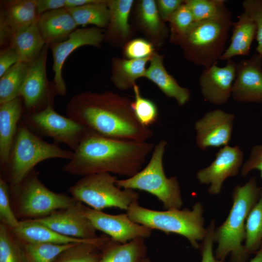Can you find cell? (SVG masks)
<instances>
[{
  "label": "cell",
  "instance_id": "obj_1",
  "mask_svg": "<svg viewBox=\"0 0 262 262\" xmlns=\"http://www.w3.org/2000/svg\"><path fill=\"white\" fill-rule=\"evenodd\" d=\"M131 102L112 91H85L72 97L66 110L67 117L100 135L146 142L153 131L137 120Z\"/></svg>",
  "mask_w": 262,
  "mask_h": 262
},
{
  "label": "cell",
  "instance_id": "obj_2",
  "mask_svg": "<svg viewBox=\"0 0 262 262\" xmlns=\"http://www.w3.org/2000/svg\"><path fill=\"white\" fill-rule=\"evenodd\" d=\"M152 143L106 137L88 130L63 172L80 176L108 172L130 178L153 151Z\"/></svg>",
  "mask_w": 262,
  "mask_h": 262
},
{
  "label": "cell",
  "instance_id": "obj_3",
  "mask_svg": "<svg viewBox=\"0 0 262 262\" xmlns=\"http://www.w3.org/2000/svg\"><path fill=\"white\" fill-rule=\"evenodd\" d=\"M261 187L255 177L243 185H236L232 193V205L222 225L215 228L213 239L217 244L215 258L224 262L228 255L230 262H246L249 254L243 242L245 240L246 223L252 207L258 200Z\"/></svg>",
  "mask_w": 262,
  "mask_h": 262
},
{
  "label": "cell",
  "instance_id": "obj_4",
  "mask_svg": "<svg viewBox=\"0 0 262 262\" xmlns=\"http://www.w3.org/2000/svg\"><path fill=\"white\" fill-rule=\"evenodd\" d=\"M231 13L226 6L215 16L195 22L183 35L173 42L181 46L186 58L205 68L216 64L224 52L232 26Z\"/></svg>",
  "mask_w": 262,
  "mask_h": 262
},
{
  "label": "cell",
  "instance_id": "obj_5",
  "mask_svg": "<svg viewBox=\"0 0 262 262\" xmlns=\"http://www.w3.org/2000/svg\"><path fill=\"white\" fill-rule=\"evenodd\" d=\"M73 151L49 143L20 121L7 163L0 168V176L9 185L19 183L38 163L49 159L70 160Z\"/></svg>",
  "mask_w": 262,
  "mask_h": 262
},
{
  "label": "cell",
  "instance_id": "obj_6",
  "mask_svg": "<svg viewBox=\"0 0 262 262\" xmlns=\"http://www.w3.org/2000/svg\"><path fill=\"white\" fill-rule=\"evenodd\" d=\"M134 222L151 229L162 231L166 234L175 233L187 239L195 249H199V242L204 238V208L200 202H196L191 209H170L157 211L145 208L136 201L126 211Z\"/></svg>",
  "mask_w": 262,
  "mask_h": 262
},
{
  "label": "cell",
  "instance_id": "obj_7",
  "mask_svg": "<svg viewBox=\"0 0 262 262\" xmlns=\"http://www.w3.org/2000/svg\"><path fill=\"white\" fill-rule=\"evenodd\" d=\"M9 186L13 211L19 221L41 219L78 202L70 195L48 189L34 168L19 183Z\"/></svg>",
  "mask_w": 262,
  "mask_h": 262
},
{
  "label": "cell",
  "instance_id": "obj_8",
  "mask_svg": "<svg viewBox=\"0 0 262 262\" xmlns=\"http://www.w3.org/2000/svg\"><path fill=\"white\" fill-rule=\"evenodd\" d=\"M167 144L166 141H160L155 145L147 165L130 178L117 179L116 185L122 189L149 193L156 196L166 210L180 209L183 200L178 179L175 176L167 178L164 171L163 157Z\"/></svg>",
  "mask_w": 262,
  "mask_h": 262
},
{
  "label": "cell",
  "instance_id": "obj_9",
  "mask_svg": "<svg viewBox=\"0 0 262 262\" xmlns=\"http://www.w3.org/2000/svg\"><path fill=\"white\" fill-rule=\"evenodd\" d=\"M117 180L108 172L89 175L71 186L68 192L76 201L94 210L115 207L127 211L132 203L138 201L140 195L135 190L118 187Z\"/></svg>",
  "mask_w": 262,
  "mask_h": 262
},
{
  "label": "cell",
  "instance_id": "obj_10",
  "mask_svg": "<svg viewBox=\"0 0 262 262\" xmlns=\"http://www.w3.org/2000/svg\"><path fill=\"white\" fill-rule=\"evenodd\" d=\"M22 120L34 133L41 137H49L56 144L66 145L74 151L88 130L68 117L55 111L49 104L40 111L24 114Z\"/></svg>",
  "mask_w": 262,
  "mask_h": 262
},
{
  "label": "cell",
  "instance_id": "obj_11",
  "mask_svg": "<svg viewBox=\"0 0 262 262\" xmlns=\"http://www.w3.org/2000/svg\"><path fill=\"white\" fill-rule=\"evenodd\" d=\"M49 45L46 44L37 58L29 64L19 96L23 102L24 113L40 111L53 104L57 95L53 83H49L46 72Z\"/></svg>",
  "mask_w": 262,
  "mask_h": 262
},
{
  "label": "cell",
  "instance_id": "obj_12",
  "mask_svg": "<svg viewBox=\"0 0 262 262\" xmlns=\"http://www.w3.org/2000/svg\"><path fill=\"white\" fill-rule=\"evenodd\" d=\"M83 213L97 230L120 243H126L137 238L146 239L152 234V229L133 222L127 213L110 214L84 205Z\"/></svg>",
  "mask_w": 262,
  "mask_h": 262
},
{
  "label": "cell",
  "instance_id": "obj_13",
  "mask_svg": "<svg viewBox=\"0 0 262 262\" xmlns=\"http://www.w3.org/2000/svg\"><path fill=\"white\" fill-rule=\"evenodd\" d=\"M104 37L102 30L98 28H80L72 32L66 40L49 45L53 57L52 70L54 76L52 82L57 95L65 96L66 94L62 72L63 65L69 55L82 46H99Z\"/></svg>",
  "mask_w": 262,
  "mask_h": 262
},
{
  "label": "cell",
  "instance_id": "obj_14",
  "mask_svg": "<svg viewBox=\"0 0 262 262\" xmlns=\"http://www.w3.org/2000/svg\"><path fill=\"white\" fill-rule=\"evenodd\" d=\"M243 159L244 153L238 146L223 147L208 166L196 172V178L200 184L210 185L208 189L209 194L218 195L224 181L238 174L243 164Z\"/></svg>",
  "mask_w": 262,
  "mask_h": 262
},
{
  "label": "cell",
  "instance_id": "obj_15",
  "mask_svg": "<svg viewBox=\"0 0 262 262\" xmlns=\"http://www.w3.org/2000/svg\"><path fill=\"white\" fill-rule=\"evenodd\" d=\"M82 203L57 211L44 218L34 220L53 230L71 238L92 240L98 237L97 229L83 213Z\"/></svg>",
  "mask_w": 262,
  "mask_h": 262
},
{
  "label": "cell",
  "instance_id": "obj_16",
  "mask_svg": "<svg viewBox=\"0 0 262 262\" xmlns=\"http://www.w3.org/2000/svg\"><path fill=\"white\" fill-rule=\"evenodd\" d=\"M235 115L221 109L207 112L195 124L196 143L201 150L228 146L231 139Z\"/></svg>",
  "mask_w": 262,
  "mask_h": 262
},
{
  "label": "cell",
  "instance_id": "obj_17",
  "mask_svg": "<svg viewBox=\"0 0 262 262\" xmlns=\"http://www.w3.org/2000/svg\"><path fill=\"white\" fill-rule=\"evenodd\" d=\"M262 56L256 52L237 64L231 96L241 102L262 103Z\"/></svg>",
  "mask_w": 262,
  "mask_h": 262
},
{
  "label": "cell",
  "instance_id": "obj_18",
  "mask_svg": "<svg viewBox=\"0 0 262 262\" xmlns=\"http://www.w3.org/2000/svg\"><path fill=\"white\" fill-rule=\"evenodd\" d=\"M236 67V62L230 59L224 67L214 64L203 70L199 77V85L205 100L217 105L228 101L231 96Z\"/></svg>",
  "mask_w": 262,
  "mask_h": 262
},
{
  "label": "cell",
  "instance_id": "obj_19",
  "mask_svg": "<svg viewBox=\"0 0 262 262\" xmlns=\"http://www.w3.org/2000/svg\"><path fill=\"white\" fill-rule=\"evenodd\" d=\"M24 113L20 97L0 104V166L7 163L17 131Z\"/></svg>",
  "mask_w": 262,
  "mask_h": 262
},
{
  "label": "cell",
  "instance_id": "obj_20",
  "mask_svg": "<svg viewBox=\"0 0 262 262\" xmlns=\"http://www.w3.org/2000/svg\"><path fill=\"white\" fill-rule=\"evenodd\" d=\"M37 25L46 44L48 45L66 40L78 27L66 8L40 15L37 19Z\"/></svg>",
  "mask_w": 262,
  "mask_h": 262
},
{
  "label": "cell",
  "instance_id": "obj_21",
  "mask_svg": "<svg viewBox=\"0 0 262 262\" xmlns=\"http://www.w3.org/2000/svg\"><path fill=\"white\" fill-rule=\"evenodd\" d=\"M10 229L13 235L22 244L66 245L91 240L62 235L34 220L20 221L16 227Z\"/></svg>",
  "mask_w": 262,
  "mask_h": 262
},
{
  "label": "cell",
  "instance_id": "obj_22",
  "mask_svg": "<svg viewBox=\"0 0 262 262\" xmlns=\"http://www.w3.org/2000/svg\"><path fill=\"white\" fill-rule=\"evenodd\" d=\"M0 17L13 35L27 29L38 18L35 0H10L0 2Z\"/></svg>",
  "mask_w": 262,
  "mask_h": 262
},
{
  "label": "cell",
  "instance_id": "obj_23",
  "mask_svg": "<svg viewBox=\"0 0 262 262\" xmlns=\"http://www.w3.org/2000/svg\"><path fill=\"white\" fill-rule=\"evenodd\" d=\"M145 77L156 84L166 96L175 98L179 105L182 106L189 101L190 90L180 86L168 73L164 66L162 56L153 54Z\"/></svg>",
  "mask_w": 262,
  "mask_h": 262
},
{
  "label": "cell",
  "instance_id": "obj_24",
  "mask_svg": "<svg viewBox=\"0 0 262 262\" xmlns=\"http://www.w3.org/2000/svg\"><path fill=\"white\" fill-rule=\"evenodd\" d=\"M147 252L144 238L122 244L109 237L100 248V256L97 262H142L147 257Z\"/></svg>",
  "mask_w": 262,
  "mask_h": 262
},
{
  "label": "cell",
  "instance_id": "obj_25",
  "mask_svg": "<svg viewBox=\"0 0 262 262\" xmlns=\"http://www.w3.org/2000/svg\"><path fill=\"white\" fill-rule=\"evenodd\" d=\"M238 18L237 21L232 22L230 43L221 56V60L228 61L234 56L248 55L256 37V24L248 15L244 12Z\"/></svg>",
  "mask_w": 262,
  "mask_h": 262
},
{
  "label": "cell",
  "instance_id": "obj_26",
  "mask_svg": "<svg viewBox=\"0 0 262 262\" xmlns=\"http://www.w3.org/2000/svg\"><path fill=\"white\" fill-rule=\"evenodd\" d=\"M45 45L37 20L25 30L15 34L9 44L16 51L18 62L26 64L36 60Z\"/></svg>",
  "mask_w": 262,
  "mask_h": 262
},
{
  "label": "cell",
  "instance_id": "obj_27",
  "mask_svg": "<svg viewBox=\"0 0 262 262\" xmlns=\"http://www.w3.org/2000/svg\"><path fill=\"white\" fill-rule=\"evenodd\" d=\"M151 56L140 59L114 60L111 79L116 87L121 90L132 88L137 79L145 77L146 65Z\"/></svg>",
  "mask_w": 262,
  "mask_h": 262
},
{
  "label": "cell",
  "instance_id": "obj_28",
  "mask_svg": "<svg viewBox=\"0 0 262 262\" xmlns=\"http://www.w3.org/2000/svg\"><path fill=\"white\" fill-rule=\"evenodd\" d=\"M109 237L102 234L89 241L75 244L61 252L52 262H97L100 248Z\"/></svg>",
  "mask_w": 262,
  "mask_h": 262
},
{
  "label": "cell",
  "instance_id": "obj_29",
  "mask_svg": "<svg viewBox=\"0 0 262 262\" xmlns=\"http://www.w3.org/2000/svg\"><path fill=\"white\" fill-rule=\"evenodd\" d=\"M77 26L93 24L98 28L108 27L110 14L107 0L99 1L71 8H66Z\"/></svg>",
  "mask_w": 262,
  "mask_h": 262
},
{
  "label": "cell",
  "instance_id": "obj_30",
  "mask_svg": "<svg viewBox=\"0 0 262 262\" xmlns=\"http://www.w3.org/2000/svg\"><path fill=\"white\" fill-rule=\"evenodd\" d=\"M133 2L132 0H107L110 14L108 38H111L115 35H119L123 38L128 35L129 17Z\"/></svg>",
  "mask_w": 262,
  "mask_h": 262
},
{
  "label": "cell",
  "instance_id": "obj_31",
  "mask_svg": "<svg viewBox=\"0 0 262 262\" xmlns=\"http://www.w3.org/2000/svg\"><path fill=\"white\" fill-rule=\"evenodd\" d=\"M29 65L17 62L0 77V104L19 97Z\"/></svg>",
  "mask_w": 262,
  "mask_h": 262
},
{
  "label": "cell",
  "instance_id": "obj_32",
  "mask_svg": "<svg viewBox=\"0 0 262 262\" xmlns=\"http://www.w3.org/2000/svg\"><path fill=\"white\" fill-rule=\"evenodd\" d=\"M262 244V187L259 198L250 211L246 223L244 246L250 254L256 253Z\"/></svg>",
  "mask_w": 262,
  "mask_h": 262
},
{
  "label": "cell",
  "instance_id": "obj_33",
  "mask_svg": "<svg viewBox=\"0 0 262 262\" xmlns=\"http://www.w3.org/2000/svg\"><path fill=\"white\" fill-rule=\"evenodd\" d=\"M0 262H26L23 246L10 228L0 223Z\"/></svg>",
  "mask_w": 262,
  "mask_h": 262
},
{
  "label": "cell",
  "instance_id": "obj_34",
  "mask_svg": "<svg viewBox=\"0 0 262 262\" xmlns=\"http://www.w3.org/2000/svg\"><path fill=\"white\" fill-rule=\"evenodd\" d=\"M21 244L26 262H52L61 252L75 244Z\"/></svg>",
  "mask_w": 262,
  "mask_h": 262
},
{
  "label": "cell",
  "instance_id": "obj_35",
  "mask_svg": "<svg viewBox=\"0 0 262 262\" xmlns=\"http://www.w3.org/2000/svg\"><path fill=\"white\" fill-rule=\"evenodd\" d=\"M132 88L135 95V100L131 104L132 111L140 123L148 127L157 120L158 108L152 100L142 97L137 85L135 84Z\"/></svg>",
  "mask_w": 262,
  "mask_h": 262
},
{
  "label": "cell",
  "instance_id": "obj_36",
  "mask_svg": "<svg viewBox=\"0 0 262 262\" xmlns=\"http://www.w3.org/2000/svg\"><path fill=\"white\" fill-rule=\"evenodd\" d=\"M225 0H186L195 22L211 18L219 14L226 6Z\"/></svg>",
  "mask_w": 262,
  "mask_h": 262
},
{
  "label": "cell",
  "instance_id": "obj_37",
  "mask_svg": "<svg viewBox=\"0 0 262 262\" xmlns=\"http://www.w3.org/2000/svg\"><path fill=\"white\" fill-rule=\"evenodd\" d=\"M168 21L171 27L172 41L185 34L195 22L193 14L184 2L171 15Z\"/></svg>",
  "mask_w": 262,
  "mask_h": 262
},
{
  "label": "cell",
  "instance_id": "obj_38",
  "mask_svg": "<svg viewBox=\"0 0 262 262\" xmlns=\"http://www.w3.org/2000/svg\"><path fill=\"white\" fill-rule=\"evenodd\" d=\"M139 15L142 24L151 34H156L162 29V22L157 3L153 0H143L140 2Z\"/></svg>",
  "mask_w": 262,
  "mask_h": 262
},
{
  "label": "cell",
  "instance_id": "obj_39",
  "mask_svg": "<svg viewBox=\"0 0 262 262\" xmlns=\"http://www.w3.org/2000/svg\"><path fill=\"white\" fill-rule=\"evenodd\" d=\"M0 220L2 223L13 229L16 227L19 220L16 217L12 207L9 184L0 176Z\"/></svg>",
  "mask_w": 262,
  "mask_h": 262
},
{
  "label": "cell",
  "instance_id": "obj_40",
  "mask_svg": "<svg viewBox=\"0 0 262 262\" xmlns=\"http://www.w3.org/2000/svg\"><path fill=\"white\" fill-rule=\"evenodd\" d=\"M244 11L255 22L257 28L256 52L262 56V0H245L242 2Z\"/></svg>",
  "mask_w": 262,
  "mask_h": 262
},
{
  "label": "cell",
  "instance_id": "obj_41",
  "mask_svg": "<svg viewBox=\"0 0 262 262\" xmlns=\"http://www.w3.org/2000/svg\"><path fill=\"white\" fill-rule=\"evenodd\" d=\"M124 51L130 59H144L151 56L154 53L152 44L142 38L130 41L125 46Z\"/></svg>",
  "mask_w": 262,
  "mask_h": 262
},
{
  "label": "cell",
  "instance_id": "obj_42",
  "mask_svg": "<svg viewBox=\"0 0 262 262\" xmlns=\"http://www.w3.org/2000/svg\"><path fill=\"white\" fill-rule=\"evenodd\" d=\"M215 222L212 220L206 228V235L200 245L199 249L201 257V262H223L217 260L213 252L214 243L213 234L215 229Z\"/></svg>",
  "mask_w": 262,
  "mask_h": 262
},
{
  "label": "cell",
  "instance_id": "obj_43",
  "mask_svg": "<svg viewBox=\"0 0 262 262\" xmlns=\"http://www.w3.org/2000/svg\"><path fill=\"white\" fill-rule=\"evenodd\" d=\"M260 171L262 178V144L254 146L248 159L243 164L241 169V174L245 177L253 170Z\"/></svg>",
  "mask_w": 262,
  "mask_h": 262
},
{
  "label": "cell",
  "instance_id": "obj_44",
  "mask_svg": "<svg viewBox=\"0 0 262 262\" xmlns=\"http://www.w3.org/2000/svg\"><path fill=\"white\" fill-rule=\"evenodd\" d=\"M17 62V54L13 47L8 45L1 49L0 52V77Z\"/></svg>",
  "mask_w": 262,
  "mask_h": 262
},
{
  "label": "cell",
  "instance_id": "obj_45",
  "mask_svg": "<svg viewBox=\"0 0 262 262\" xmlns=\"http://www.w3.org/2000/svg\"><path fill=\"white\" fill-rule=\"evenodd\" d=\"M181 0H159L156 2L160 18L163 20L168 21L171 15L183 3Z\"/></svg>",
  "mask_w": 262,
  "mask_h": 262
},
{
  "label": "cell",
  "instance_id": "obj_46",
  "mask_svg": "<svg viewBox=\"0 0 262 262\" xmlns=\"http://www.w3.org/2000/svg\"><path fill=\"white\" fill-rule=\"evenodd\" d=\"M38 16L54 10L65 8L66 0H35Z\"/></svg>",
  "mask_w": 262,
  "mask_h": 262
},
{
  "label": "cell",
  "instance_id": "obj_47",
  "mask_svg": "<svg viewBox=\"0 0 262 262\" xmlns=\"http://www.w3.org/2000/svg\"><path fill=\"white\" fill-rule=\"evenodd\" d=\"M99 0H66V8H71L96 3Z\"/></svg>",
  "mask_w": 262,
  "mask_h": 262
},
{
  "label": "cell",
  "instance_id": "obj_48",
  "mask_svg": "<svg viewBox=\"0 0 262 262\" xmlns=\"http://www.w3.org/2000/svg\"><path fill=\"white\" fill-rule=\"evenodd\" d=\"M248 262H262V244L256 252L255 256Z\"/></svg>",
  "mask_w": 262,
  "mask_h": 262
},
{
  "label": "cell",
  "instance_id": "obj_49",
  "mask_svg": "<svg viewBox=\"0 0 262 262\" xmlns=\"http://www.w3.org/2000/svg\"><path fill=\"white\" fill-rule=\"evenodd\" d=\"M142 262H152L149 258L146 257L144 258Z\"/></svg>",
  "mask_w": 262,
  "mask_h": 262
}]
</instances>
